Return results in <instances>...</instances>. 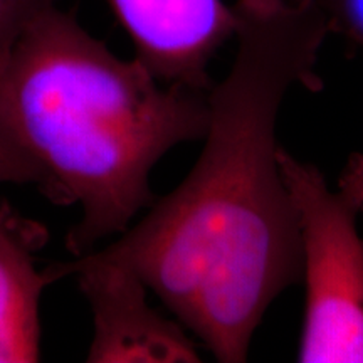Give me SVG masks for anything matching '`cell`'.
Returning <instances> with one entry per match:
<instances>
[{"mask_svg":"<svg viewBox=\"0 0 363 363\" xmlns=\"http://www.w3.org/2000/svg\"><path fill=\"white\" fill-rule=\"evenodd\" d=\"M208 89L162 83L56 4L27 24L0 67V113L43 172L44 192L79 206L66 238L72 256L152 206L157 163L206 135Z\"/></svg>","mask_w":363,"mask_h":363,"instance_id":"obj_2","label":"cell"},{"mask_svg":"<svg viewBox=\"0 0 363 363\" xmlns=\"http://www.w3.org/2000/svg\"><path fill=\"white\" fill-rule=\"evenodd\" d=\"M0 184H34L43 189L44 177L0 113Z\"/></svg>","mask_w":363,"mask_h":363,"instance_id":"obj_7","label":"cell"},{"mask_svg":"<svg viewBox=\"0 0 363 363\" xmlns=\"http://www.w3.org/2000/svg\"><path fill=\"white\" fill-rule=\"evenodd\" d=\"M45 230L0 199V363L40 358V298L61 279L57 262L39 271L34 254Z\"/></svg>","mask_w":363,"mask_h":363,"instance_id":"obj_6","label":"cell"},{"mask_svg":"<svg viewBox=\"0 0 363 363\" xmlns=\"http://www.w3.org/2000/svg\"><path fill=\"white\" fill-rule=\"evenodd\" d=\"M56 0H0V67L27 24Z\"/></svg>","mask_w":363,"mask_h":363,"instance_id":"obj_8","label":"cell"},{"mask_svg":"<svg viewBox=\"0 0 363 363\" xmlns=\"http://www.w3.org/2000/svg\"><path fill=\"white\" fill-rule=\"evenodd\" d=\"M233 9L238 51L208 89L197 162L98 249L133 271L222 363L247 360L267 308L301 281L276 131L289 91L321 88L316 65L330 35L315 0H235Z\"/></svg>","mask_w":363,"mask_h":363,"instance_id":"obj_1","label":"cell"},{"mask_svg":"<svg viewBox=\"0 0 363 363\" xmlns=\"http://www.w3.org/2000/svg\"><path fill=\"white\" fill-rule=\"evenodd\" d=\"M278 158L296 214L305 283L298 362L363 363V158L352 162L337 189L284 148Z\"/></svg>","mask_w":363,"mask_h":363,"instance_id":"obj_3","label":"cell"},{"mask_svg":"<svg viewBox=\"0 0 363 363\" xmlns=\"http://www.w3.org/2000/svg\"><path fill=\"white\" fill-rule=\"evenodd\" d=\"M330 34H342L363 49V0H315Z\"/></svg>","mask_w":363,"mask_h":363,"instance_id":"obj_9","label":"cell"},{"mask_svg":"<svg viewBox=\"0 0 363 363\" xmlns=\"http://www.w3.org/2000/svg\"><path fill=\"white\" fill-rule=\"evenodd\" d=\"M138 59L158 81L208 89V66L234 38V9L224 0H104Z\"/></svg>","mask_w":363,"mask_h":363,"instance_id":"obj_5","label":"cell"},{"mask_svg":"<svg viewBox=\"0 0 363 363\" xmlns=\"http://www.w3.org/2000/svg\"><path fill=\"white\" fill-rule=\"evenodd\" d=\"M72 276L93 315L91 363H197V348L180 325L148 303L150 289L133 271L98 249L57 262Z\"/></svg>","mask_w":363,"mask_h":363,"instance_id":"obj_4","label":"cell"}]
</instances>
